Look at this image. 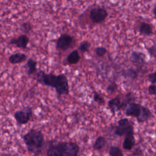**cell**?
Returning <instances> with one entry per match:
<instances>
[{
  "instance_id": "6da1fadb",
  "label": "cell",
  "mask_w": 156,
  "mask_h": 156,
  "mask_svg": "<svg viewBox=\"0 0 156 156\" xmlns=\"http://www.w3.org/2000/svg\"><path fill=\"white\" fill-rule=\"evenodd\" d=\"M34 79L42 85L54 88L58 96L69 94L68 80L64 74L55 75L39 69L35 74Z\"/></svg>"
},
{
  "instance_id": "7a4b0ae2",
  "label": "cell",
  "mask_w": 156,
  "mask_h": 156,
  "mask_svg": "<svg viewBox=\"0 0 156 156\" xmlns=\"http://www.w3.org/2000/svg\"><path fill=\"white\" fill-rule=\"evenodd\" d=\"M79 151L76 143L51 140L48 142L46 154V156H77Z\"/></svg>"
},
{
  "instance_id": "3957f363",
  "label": "cell",
  "mask_w": 156,
  "mask_h": 156,
  "mask_svg": "<svg viewBox=\"0 0 156 156\" xmlns=\"http://www.w3.org/2000/svg\"><path fill=\"white\" fill-rule=\"evenodd\" d=\"M27 151L34 156H38L44 146V136L38 129H30L23 136Z\"/></svg>"
},
{
  "instance_id": "277c9868",
  "label": "cell",
  "mask_w": 156,
  "mask_h": 156,
  "mask_svg": "<svg viewBox=\"0 0 156 156\" xmlns=\"http://www.w3.org/2000/svg\"><path fill=\"white\" fill-rule=\"evenodd\" d=\"M125 113L127 116L135 118L139 123L144 122L152 116V112L147 107L136 102L129 104L125 109Z\"/></svg>"
},
{
  "instance_id": "5b68a950",
  "label": "cell",
  "mask_w": 156,
  "mask_h": 156,
  "mask_svg": "<svg viewBox=\"0 0 156 156\" xmlns=\"http://www.w3.org/2000/svg\"><path fill=\"white\" fill-rule=\"evenodd\" d=\"M135 98L132 93L128 92L125 94V97L122 98L119 95L110 99L108 102V107L112 113H115L117 112L126 109L127 106L132 102H134Z\"/></svg>"
},
{
  "instance_id": "8992f818",
  "label": "cell",
  "mask_w": 156,
  "mask_h": 156,
  "mask_svg": "<svg viewBox=\"0 0 156 156\" xmlns=\"http://www.w3.org/2000/svg\"><path fill=\"white\" fill-rule=\"evenodd\" d=\"M114 133L118 136H122L127 134L134 133L133 124L127 118L120 119L118 125L115 127Z\"/></svg>"
},
{
  "instance_id": "52a82bcc",
  "label": "cell",
  "mask_w": 156,
  "mask_h": 156,
  "mask_svg": "<svg viewBox=\"0 0 156 156\" xmlns=\"http://www.w3.org/2000/svg\"><path fill=\"white\" fill-rule=\"evenodd\" d=\"M32 115V108L28 105L16 111L13 114V117L18 125H24L29 122Z\"/></svg>"
},
{
  "instance_id": "ba28073f",
  "label": "cell",
  "mask_w": 156,
  "mask_h": 156,
  "mask_svg": "<svg viewBox=\"0 0 156 156\" xmlns=\"http://www.w3.org/2000/svg\"><path fill=\"white\" fill-rule=\"evenodd\" d=\"M108 15V12L105 9L98 7L93 8L90 10L89 16L93 23L99 24L104 22Z\"/></svg>"
},
{
  "instance_id": "9c48e42d",
  "label": "cell",
  "mask_w": 156,
  "mask_h": 156,
  "mask_svg": "<svg viewBox=\"0 0 156 156\" xmlns=\"http://www.w3.org/2000/svg\"><path fill=\"white\" fill-rule=\"evenodd\" d=\"M74 42L73 37L68 34H62L57 40L56 49L59 51H65L68 49Z\"/></svg>"
},
{
  "instance_id": "30bf717a",
  "label": "cell",
  "mask_w": 156,
  "mask_h": 156,
  "mask_svg": "<svg viewBox=\"0 0 156 156\" xmlns=\"http://www.w3.org/2000/svg\"><path fill=\"white\" fill-rule=\"evenodd\" d=\"M29 43V38L26 34H22L16 38H12L9 41L10 44L14 45L16 47L23 49H26Z\"/></svg>"
},
{
  "instance_id": "8fae6325",
  "label": "cell",
  "mask_w": 156,
  "mask_h": 156,
  "mask_svg": "<svg viewBox=\"0 0 156 156\" xmlns=\"http://www.w3.org/2000/svg\"><path fill=\"white\" fill-rule=\"evenodd\" d=\"M129 59L130 62L135 65L136 66L138 67H141L143 66L144 62H145V58L144 55L142 52H132L130 56Z\"/></svg>"
},
{
  "instance_id": "7c38bea8",
  "label": "cell",
  "mask_w": 156,
  "mask_h": 156,
  "mask_svg": "<svg viewBox=\"0 0 156 156\" xmlns=\"http://www.w3.org/2000/svg\"><path fill=\"white\" fill-rule=\"evenodd\" d=\"M27 56L24 53L16 52L11 54L9 57L8 60L11 64L16 65L24 62L27 60Z\"/></svg>"
},
{
  "instance_id": "4fadbf2b",
  "label": "cell",
  "mask_w": 156,
  "mask_h": 156,
  "mask_svg": "<svg viewBox=\"0 0 156 156\" xmlns=\"http://www.w3.org/2000/svg\"><path fill=\"white\" fill-rule=\"evenodd\" d=\"M135 143V138L134 136V133H131L125 136L124 140L122 142V146L124 149L129 151L133 147Z\"/></svg>"
},
{
  "instance_id": "5bb4252c",
  "label": "cell",
  "mask_w": 156,
  "mask_h": 156,
  "mask_svg": "<svg viewBox=\"0 0 156 156\" xmlns=\"http://www.w3.org/2000/svg\"><path fill=\"white\" fill-rule=\"evenodd\" d=\"M37 62L32 58H30L27 60L24 68H26V73L28 76H32L35 74L37 71Z\"/></svg>"
},
{
  "instance_id": "9a60e30c",
  "label": "cell",
  "mask_w": 156,
  "mask_h": 156,
  "mask_svg": "<svg viewBox=\"0 0 156 156\" xmlns=\"http://www.w3.org/2000/svg\"><path fill=\"white\" fill-rule=\"evenodd\" d=\"M80 60V55H79L77 49L73 50L67 56L66 60L68 65H75L77 64Z\"/></svg>"
},
{
  "instance_id": "2e32d148",
  "label": "cell",
  "mask_w": 156,
  "mask_h": 156,
  "mask_svg": "<svg viewBox=\"0 0 156 156\" xmlns=\"http://www.w3.org/2000/svg\"><path fill=\"white\" fill-rule=\"evenodd\" d=\"M138 31L140 34L145 35V36H150L152 34L153 30H152V27L151 25L146 22H141Z\"/></svg>"
},
{
  "instance_id": "e0dca14e",
  "label": "cell",
  "mask_w": 156,
  "mask_h": 156,
  "mask_svg": "<svg viewBox=\"0 0 156 156\" xmlns=\"http://www.w3.org/2000/svg\"><path fill=\"white\" fill-rule=\"evenodd\" d=\"M105 144H106L105 138L102 136H99L96 139L93 145V148L95 151H99L105 146Z\"/></svg>"
},
{
  "instance_id": "ac0fdd59",
  "label": "cell",
  "mask_w": 156,
  "mask_h": 156,
  "mask_svg": "<svg viewBox=\"0 0 156 156\" xmlns=\"http://www.w3.org/2000/svg\"><path fill=\"white\" fill-rule=\"evenodd\" d=\"M108 154L110 156H124L121 149L117 146H112L110 147Z\"/></svg>"
},
{
  "instance_id": "d6986e66",
  "label": "cell",
  "mask_w": 156,
  "mask_h": 156,
  "mask_svg": "<svg viewBox=\"0 0 156 156\" xmlns=\"http://www.w3.org/2000/svg\"><path fill=\"white\" fill-rule=\"evenodd\" d=\"M91 46V43L88 41H83L81 42L78 46V51H79L82 53H84L88 52Z\"/></svg>"
},
{
  "instance_id": "ffe728a7",
  "label": "cell",
  "mask_w": 156,
  "mask_h": 156,
  "mask_svg": "<svg viewBox=\"0 0 156 156\" xmlns=\"http://www.w3.org/2000/svg\"><path fill=\"white\" fill-rule=\"evenodd\" d=\"M124 76L126 77H129L134 79L138 77V73L135 69H127L124 71Z\"/></svg>"
},
{
  "instance_id": "44dd1931",
  "label": "cell",
  "mask_w": 156,
  "mask_h": 156,
  "mask_svg": "<svg viewBox=\"0 0 156 156\" xmlns=\"http://www.w3.org/2000/svg\"><path fill=\"white\" fill-rule=\"evenodd\" d=\"M21 30L26 35V34H29L32 30V24L29 22H24L21 25Z\"/></svg>"
},
{
  "instance_id": "7402d4cb",
  "label": "cell",
  "mask_w": 156,
  "mask_h": 156,
  "mask_svg": "<svg viewBox=\"0 0 156 156\" xmlns=\"http://www.w3.org/2000/svg\"><path fill=\"white\" fill-rule=\"evenodd\" d=\"M93 100L95 102L98 103L99 105H104L105 102L104 98L97 92H94L93 93Z\"/></svg>"
},
{
  "instance_id": "603a6c76",
  "label": "cell",
  "mask_w": 156,
  "mask_h": 156,
  "mask_svg": "<svg viewBox=\"0 0 156 156\" xmlns=\"http://www.w3.org/2000/svg\"><path fill=\"white\" fill-rule=\"evenodd\" d=\"M107 52V50L104 47L99 46V47L96 48V49H95V53H96V55L98 56L99 57H102L104 56Z\"/></svg>"
},
{
  "instance_id": "cb8c5ba5",
  "label": "cell",
  "mask_w": 156,
  "mask_h": 156,
  "mask_svg": "<svg viewBox=\"0 0 156 156\" xmlns=\"http://www.w3.org/2000/svg\"><path fill=\"white\" fill-rule=\"evenodd\" d=\"M117 85L116 83L115 82H111L108 84V87H107V91L108 92V93H114L115 91H116L117 90Z\"/></svg>"
},
{
  "instance_id": "d4e9b609",
  "label": "cell",
  "mask_w": 156,
  "mask_h": 156,
  "mask_svg": "<svg viewBox=\"0 0 156 156\" xmlns=\"http://www.w3.org/2000/svg\"><path fill=\"white\" fill-rule=\"evenodd\" d=\"M151 57H156V45H152L151 47L146 48Z\"/></svg>"
},
{
  "instance_id": "484cf974",
  "label": "cell",
  "mask_w": 156,
  "mask_h": 156,
  "mask_svg": "<svg viewBox=\"0 0 156 156\" xmlns=\"http://www.w3.org/2000/svg\"><path fill=\"white\" fill-rule=\"evenodd\" d=\"M147 79L152 84L156 83V71L149 74L147 75Z\"/></svg>"
},
{
  "instance_id": "4316f807",
  "label": "cell",
  "mask_w": 156,
  "mask_h": 156,
  "mask_svg": "<svg viewBox=\"0 0 156 156\" xmlns=\"http://www.w3.org/2000/svg\"><path fill=\"white\" fill-rule=\"evenodd\" d=\"M148 93L150 95H156V85L151 84L148 87Z\"/></svg>"
},
{
  "instance_id": "83f0119b",
  "label": "cell",
  "mask_w": 156,
  "mask_h": 156,
  "mask_svg": "<svg viewBox=\"0 0 156 156\" xmlns=\"http://www.w3.org/2000/svg\"><path fill=\"white\" fill-rule=\"evenodd\" d=\"M153 13H154V16H156V7H154V9H153Z\"/></svg>"
}]
</instances>
